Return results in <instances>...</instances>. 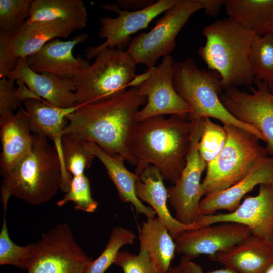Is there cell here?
I'll return each instance as SVG.
<instances>
[{"mask_svg": "<svg viewBox=\"0 0 273 273\" xmlns=\"http://www.w3.org/2000/svg\"><path fill=\"white\" fill-rule=\"evenodd\" d=\"M7 78L22 80L36 96L54 107L70 108L78 105L73 78L37 73L28 66L27 58H18L16 67Z\"/></svg>", "mask_w": 273, "mask_h": 273, "instance_id": "cell-18", "label": "cell"}, {"mask_svg": "<svg viewBox=\"0 0 273 273\" xmlns=\"http://www.w3.org/2000/svg\"><path fill=\"white\" fill-rule=\"evenodd\" d=\"M168 273H181L176 266H171L168 270Z\"/></svg>", "mask_w": 273, "mask_h": 273, "instance_id": "cell-41", "label": "cell"}, {"mask_svg": "<svg viewBox=\"0 0 273 273\" xmlns=\"http://www.w3.org/2000/svg\"><path fill=\"white\" fill-rule=\"evenodd\" d=\"M33 0H0V32L11 36L26 21Z\"/></svg>", "mask_w": 273, "mask_h": 273, "instance_id": "cell-32", "label": "cell"}, {"mask_svg": "<svg viewBox=\"0 0 273 273\" xmlns=\"http://www.w3.org/2000/svg\"><path fill=\"white\" fill-rule=\"evenodd\" d=\"M31 132L52 140L61 160L63 175L61 190L66 193L72 178L64 164L62 146V134L66 117L75 111L79 104L70 108L54 107L42 99H30L23 103Z\"/></svg>", "mask_w": 273, "mask_h": 273, "instance_id": "cell-17", "label": "cell"}, {"mask_svg": "<svg viewBox=\"0 0 273 273\" xmlns=\"http://www.w3.org/2000/svg\"><path fill=\"white\" fill-rule=\"evenodd\" d=\"M273 184V156H269L241 180L223 191L205 196L199 205L202 215L219 210L235 211L246 194L257 185Z\"/></svg>", "mask_w": 273, "mask_h": 273, "instance_id": "cell-21", "label": "cell"}, {"mask_svg": "<svg viewBox=\"0 0 273 273\" xmlns=\"http://www.w3.org/2000/svg\"><path fill=\"white\" fill-rule=\"evenodd\" d=\"M86 148L97 157L104 165L107 174L114 183L120 199L131 204L138 214L147 218H154L155 211L145 205L136 195L135 183L138 176L129 171L124 165L125 159L117 154L108 152L98 145L89 141H82Z\"/></svg>", "mask_w": 273, "mask_h": 273, "instance_id": "cell-23", "label": "cell"}, {"mask_svg": "<svg viewBox=\"0 0 273 273\" xmlns=\"http://www.w3.org/2000/svg\"><path fill=\"white\" fill-rule=\"evenodd\" d=\"M226 139V132L223 126L214 123L209 118H203V131L198 144V151L207 165L219 153L225 145Z\"/></svg>", "mask_w": 273, "mask_h": 273, "instance_id": "cell-33", "label": "cell"}, {"mask_svg": "<svg viewBox=\"0 0 273 273\" xmlns=\"http://www.w3.org/2000/svg\"><path fill=\"white\" fill-rule=\"evenodd\" d=\"M201 9L200 0H178L149 31L133 37L125 51L135 64L154 67L159 58L170 55L178 33L191 16Z\"/></svg>", "mask_w": 273, "mask_h": 273, "instance_id": "cell-8", "label": "cell"}, {"mask_svg": "<svg viewBox=\"0 0 273 273\" xmlns=\"http://www.w3.org/2000/svg\"><path fill=\"white\" fill-rule=\"evenodd\" d=\"M227 15L264 36L273 34V0H224Z\"/></svg>", "mask_w": 273, "mask_h": 273, "instance_id": "cell-27", "label": "cell"}, {"mask_svg": "<svg viewBox=\"0 0 273 273\" xmlns=\"http://www.w3.org/2000/svg\"><path fill=\"white\" fill-rule=\"evenodd\" d=\"M188 116L160 115L138 122L130 144L138 161L134 171L138 176L152 165L164 179L176 183L191 147L193 122Z\"/></svg>", "mask_w": 273, "mask_h": 273, "instance_id": "cell-2", "label": "cell"}, {"mask_svg": "<svg viewBox=\"0 0 273 273\" xmlns=\"http://www.w3.org/2000/svg\"><path fill=\"white\" fill-rule=\"evenodd\" d=\"M206 15L215 16L217 15L224 0H200Z\"/></svg>", "mask_w": 273, "mask_h": 273, "instance_id": "cell-40", "label": "cell"}, {"mask_svg": "<svg viewBox=\"0 0 273 273\" xmlns=\"http://www.w3.org/2000/svg\"><path fill=\"white\" fill-rule=\"evenodd\" d=\"M208 258L238 273H264L273 262V240L252 234Z\"/></svg>", "mask_w": 273, "mask_h": 273, "instance_id": "cell-19", "label": "cell"}, {"mask_svg": "<svg viewBox=\"0 0 273 273\" xmlns=\"http://www.w3.org/2000/svg\"><path fill=\"white\" fill-rule=\"evenodd\" d=\"M146 102L138 87H130L110 99L79 105L66 116L62 136L95 143L136 166L138 161L130 144L138 123L139 108Z\"/></svg>", "mask_w": 273, "mask_h": 273, "instance_id": "cell-1", "label": "cell"}, {"mask_svg": "<svg viewBox=\"0 0 273 273\" xmlns=\"http://www.w3.org/2000/svg\"><path fill=\"white\" fill-rule=\"evenodd\" d=\"M254 83L256 88L248 86L250 93L232 86L225 89L219 99L234 117L261 133L267 153L273 156V92L263 81L255 79Z\"/></svg>", "mask_w": 273, "mask_h": 273, "instance_id": "cell-11", "label": "cell"}, {"mask_svg": "<svg viewBox=\"0 0 273 273\" xmlns=\"http://www.w3.org/2000/svg\"><path fill=\"white\" fill-rule=\"evenodd\" d=\"M163 179L158 169L149 165L138 176L135 183L136 195L140 200L147 203L152 208L174 240L181 232L200 225L181 223L171 215L167 205L168 194Z\"/></svg>", "mask_w": 273, "mask_h": 273, "instance_id": "cell-22", "label": "cell"}, {"mask_svg": "<svg viewBox=\"0 0 273 273\" xmlns=\"http://www.w3.org/2000/svg\"><path fill=\"white\" fill-rule=\"evenodd\" d=\"M250 63L255 79L266 83L273 92V34L256 35L251 46Z\"/></svg>", "mask_w": 273, "mask_h": 273, "instance_id": "cell-28", "label": "cell"}, {"mask_svg": "<svg viewBox=\"0 0 273 273\" xmlns=\"http://www.w3.org/2000/svg\"><path fill=\"white\" fill-rule=\"evenodd\" d=\"M135 238V235L128 229L120 226L114 228L105 249L97 259L88 264L84 273H104L114 264L120 249L134 243Z\"/></svg>", "mask_w": 273, "mask_h": 273, "instance_id": "cell-29", "label": "cell"}, {"mask_svg": "<svg viewBox=\"0 0 273 273\" xmlns=\"http://www.w3.org/2000/svg\"><path fill=\"white\" fill-rule=\"evenodd\" d=\"M70 201L73 202L75 210L89 213L96 210L98 203L92 196L89 181L84 173L72 176L68 191L57 205L61 207Z\"/></svg>", "mask_w": 273, "mask_h": 273, "instance_id": "cell-34", "label": "cell"}, {"mask_svg": "<svg viewBox=\"0 0 273 273\" xmlns=\"http://www.w3.org/2000/svg\"><path fill=\"white\" fill-rule=\"evenodd\" d=\"M174 62L171 55L163 58L160 64L150 69L149 77L138 86L147 101L137 113L138 122L156 116L188 115L190 113L189 104L177 93L173 85Z\"/></svg>", "mask_w": 273, "mask_h": 273, "instance_id": "cell-13", "label": "cell"}, {"mask_svg": "<svg viewBox=\"0 0 273 273\" xmlns=\"http://www.w3.org/2000/svg\"><path fill=\"white\" fill-rule=\"evenodd\" d=\"M73 78L79 105L105 101L123 93L135 76L136 64L125 51L106 48Z\"/></svg>", "mask_w": 273, "mask_h": 273, "instance_id": "cell-7", "label": "cell"}, {"mask_svg": "<svg viewBox=\"0 0 273 273\" xmlns=\"http://www.w3.org/2000/svg\"><path fill=\"white\" fill-rule=\"evenodd\" d=\"M181 273H238L234 269L224 266V268L205 271L202 267L184 256H183L177 266Z\"/></svg>", "mask_w": 273, "mask_h": 273, "instance_id": "cell-38", "label": "cell"}, {"mask_svg": "<svg viewBox=\"0 0 273 273\" xmlns=\"http://www.w3.org/2000/svg\"><path fill=\"white\" fill-rule=\"evenodd\" d=\"M227 139L217 156L207 164L201 183L203 196L215 193L235 185L269 156L260 140L252 133L232 124H223Z\"/></svg>", "mask_w": 273, "mask_h": 273, "instance_id": "cell-6", "label": "cell"}, {"mask_svg": "<svg viewBox=\"0 0 273 273\" xmlns=\"http://www.w3.org/2000/svg\"><path fill=\"white\" fill-rule=\"evenodd\" d=\"M140 249L145 251L159 273H168L175 251L174 241L158 218H147L139 227Z\"/></svg>", "mask_w": 273, "mask_h": 273, "instance_id": "cell-25", "label": "cell"}, {"mask_svg": "<svg viewBox=\"0 0 273 273\" xmlns=\"http://www.w3.org/2000/svg\"><path fill=\"white\" fill-rule=\"evenodd\" d=\"M73 32L56 23L26 21L11 36L10 43L16 58H27L49 41L58 38H67Z\"/></svg>", "mask_w": 273, "mask_h": 273, "instance_id": "cell-26", "label": "cell"}, {"mask_svg": "<svg viewBox=\"0 0 273 273\" xmlns=\"http://www.w3.org/2000/svg\"><path fill=\"white\" fill-rule=\"evenodd\" d=\"M93 259L76 241L66 223L58 224L33 243L27 273H84Z\"/></svg>", "mask_w": 273, "mask_h": 273, "instance_id": "cell-9", "label": "cell"}, {"mask_svg": "<svg viewBox=\"0 0 273 273\" xmlns=\"http://www.w3.org/2000/svg\"><path fill=\"white\" fill-rule=\"evenodd\" d=\"M15 80L8 78L0 79V118L15 113L21 104L30 99H41L36 96L21 80Z\"/></svg>", "mask_w": 273, "mask_h": 273, "instance_id": "cell-31", "label": "cell"}, {"mask_svg": "<svg viewBox=\"0 0 273 273\" xmlns=\"http://www.w3.org/2000/svg\"><path fill=\"white\" fill-rule=\"evenodd\" d=\"M7 209L3 208V220L0 233V264L14 265L25 270L32 254L33 244L21 246L11 240L7 227Z\"/></svg>", "mask_w": 273, "mask_h": 273, "instance_id": "cell-30", "label": "cell"}, {"mask_svg": "<svg viewBox=\"0 0 273 273\" xmlns=\"http://www.w3.org/2000/svg\"><path fill=\"white\" fill-rule=\"evenodd\" d=\"M62 146L65 165L71 175L84 173L92 164L94 155L86 148L83 142L62 136Z\"/></svg>", "mask_w": 273, "mask_h": 273, "instance_id": "cell-35", "label": "cell"}, {"mask_svg": "<svg viewBox=\"0 0 273 273\" xmlns=\"http://www.w3.org/2000/svg\"><path fill=\"white\" fill-rule=\"evenodd\" d=\"M234 222L249 228L252 234L273 240V184L259 185L258 194L247 197L234 211L202 215L200 226Z\"/></svg>", "mask_w": 273, "mask_h": 273, "instance_id": "cell-15", "label": "cell"}, {"mask_svg": "<svg viewBox=\"0 0 273 273\" xmlns=\"http://www.w3.org/2000/svg\"><path fill=\"white\" fill-rule=\"evenodd\" d=\"M178 1L159 0L145 9L135 11L121 10L116 3L100 6L102 9L117 13V16H104L100 19L98 35L105 40L99 46L88 47L85 54L86 59L95 58L100 51L106 48L124 51L128 48L132 34L147 27L155 18L172 7Z\"/></svg>", "mask_w": 273, "mask_h": 273, "instance_id": "cell-12", "label": "cell"}, {"mask_svg": "<svg viewBox=\"0 0 273 273\" xmlns=\"http://www.w3.org/2000/svg\"><path fill=\"white\" fill-rule=\"evenodd\" d=\"M63 167L59 154L48 139L33 134L31 149L1 184L3 207L14 196L30 205L51 200L61 190Z\"/></svg>", "mask_w": 273, "mask_h": 273, "instance_id": "cell-4", "label": "cell"}, {"mask_svg": "<svg viewBox=\"0 0 273 273\" xmlns=\"http://www.w3.org/2000/svg\"><path fill=\"white\" fill-rule=\"evenodd\" d=\"M114 264L121 267L123 273H159L148 254L141 249L136 255L126 251H119Z\"/></svg>", "mask_w": 273, "mask_h": 273, "instance_id": "cell-36", "label": "cell"}, {"mask_svg": "<svg viewBox=\"0 0 273 273\" xmlns=\"http://www.w3.org/2000/svg\"><path fill=\"white\" fill-rule=\"evenodd\" d=\"M87 19L81 0H33L26 21L56 23L74 31L85 27Z\"/></svg>", "mask_w": 273, "mask_h": 273, "instance_id": "cell-24", "label": "cell"}, {"mask_svg": "<svg viewBox=\"0 0 273 273\" xmlns=\"http://www.w3.org/2000/svg\"><path fill=\"white\" fill-rule=\"evenodd\" d=\"M203 118L192 121L193 127L191 147L186 163L179 177L167 188L168 200L175 212V218L179 222L197 224L202 215L199 205L202 195L201 177L207 163L200 156L198 144L203 131Z\"/></svg>", "mask_w": 273, "mask_h": 273, "instance_id": "cell-10", "label": "cell"}, {"mask_svg": "<svg viewBox=\"0 0 273 273\" xmlns=\"http://www.w3.org/2000/svg\"><path fill=\"white\" fill-rule=\"evenodd\" d=\"M1 171L6 176L30 151L33 135L27 114L21 107L16 113L0 118Z\"/></svg>", "mask_w": 273, "mask_h": 273, "instance_id": "cell-20", "label": "cell"}, {"mask_svg": "<svg viewBox=\"0 0 273 273\" xmlns=\"http://www.w3.org/2000/svg\"><path fill=\"white\" fill-rule=\"evenodd\" d=\"M202 33L206 42L198 54L208 70L219 73L224 89L252 85L250 53L256 33L230 17L205 26Z\"/></svg>", "mask_w": 273, "mask_h": 273, "instance_id": "cell-3", "label": "cell"}, {"mask_svg": "<svg viewBox=\"0 0 273 273\" xmlns=\"http://www.w3.org/2000/svg\"><path fill=\"white\" fill-rule=\"evenodd\" d=\"M87 39L88 35L85 33L67 41L59 38L54 39L27 58V63L30 68L38 73H47L62 78H73L90 64L80 55L75 57L73 54L74 48Z\"/></svg>", "mask_w": 273, "mask_h": 273, "instance_id": "cell-16", "label": "cell"}, {"mask_svg": "<svg viewBox=\"0 0 273 273\" xmlns=\"http://www.w3.org/2000/svg\"><path fill=\"white\" fill-rule=\"evenodd\" d=\"M9 35L0 32V78H7L16 67L18 58L14 55Z\"/></svg>", "mask_w": 273, "mask_h": 273, "instance_id": "cell-37", "label": "cell"}, {"mask_svg": "<svg viewBox=\"0 0 273 273\" xmlns=\"http://www.w3.org/2000/svg\"><path fill=\"white\" fill-rule=\"evenodd\" d=\"M154 3L153 0H117L115 3L123 10L135 11L145 9Z\"/></svg>", "mask_w": 273, "mask_h": 273, "instance_id": "cell-39", "label": "cell"}, {"mask_svg": "<svg viewBox=\"0 0 273 273\" xmlns=\"http://www.w3.org/2000/svg\"><path fill=\"white\" fill-rule=\"evenodd\" d=\"M252 234L247 226L234 222L200 226L187 230L174 240L176 253L190 259L208 257L235 245Z\"/></svg>", "mask_w": 273, "mask_h": 273, "instance_id": "cell-14", "label": "cell"}, {"mask_svg": "<svg viewBox=\"0 0 273 273\" xmlns=\"http://www.w3.org/2000/svg\"><path fill=\"white\" fill-rule=\"evenodd\" d=\"M264 273H273V262L267 267Z\"/></svg>", "mask_w": 273, "mask_h": 273, "instance_id": "cell-42", "label": "cell"}, {"mask_svg": "<svg viewBox=\"0 0 273 273\" xmlns=\"http://www.w3.org/2000/svg\"><path fill=\"white\" fill-rule=\"evenodd\" d=\"M172 82L179 96L189 105L190 121L213 118L223 124L243 128L264 141L261 133L254 126L243 123L234 117L221 103L219 96L224 89L221 77L215 71L200 69L192 58L174 62Z\"/></svg>", "mask_w": 273, "mask_h": 273, "instance_id": "cell-5", "label": "cell"}]
</instances>
